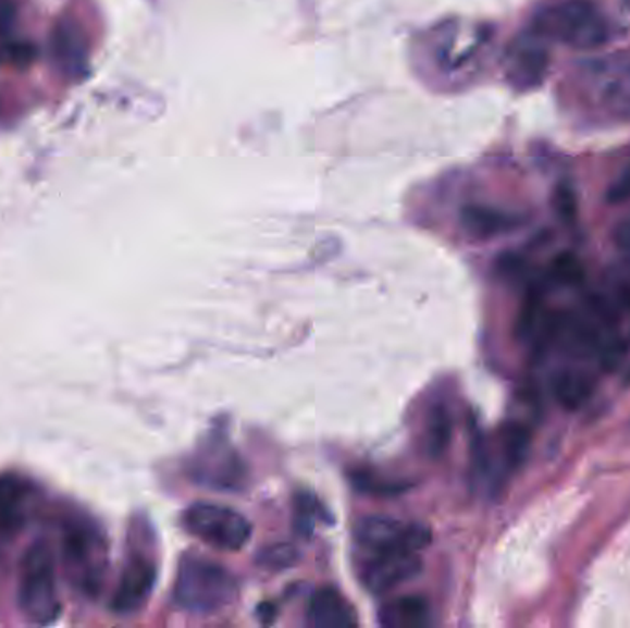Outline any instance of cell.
Returning a JSON list of instances; mask_svg holds the SVG:
<instances>
[{
  "mask_svg": "<svg viewBox=\"0 0 630 628\" xmlns=\"http://www.w3.org/2000/svg\"><path fill=\"white\" fill-rule=\"evenodd\" d=\"M553 205H555L557 216L563 222L571 223L576 220V196H573V192L568 186H558L557 192H555V204Z\"/></svg>",
  "mask_w": 630,
  "mask_h": 628,
  "instance_id": "44dd1931",
  "label": "cell"
},
{
  "mask_svg": "<svg viewBox=\"0 0 630 628\" xmlns=\"http://www.w3.org/2000/svg\"><path fill=\"white\" fill-rule=\"evenodd\" d=\"M28 483L17 473H0V539L17 534L26 521Z\"/></svg>",
  "mask_w": 630,
  "mask_h": 628,
  "instance_id": "30bf717a",
  "label": "cell"
},
{
  "mask_svg": "<svg viewBox=\"0 0 630 628\" xmlns=\"http://www.w3.org/2000/svg\"><path fill=\"white\" fill-rule=\"evenodd\" d=\"M616 303H618L621 310L630 311V281L621 282L616 292Z\"/></svg>",
  "mask_w": 630,
  "mask_h": 628,
  "instance_id": "4316f807",
  "label": "cell"
},
{
  "mask_svg": "<svg viewBox=\"0 0 630 628\" xmlns=\"http://www.w3.org/2000/svg\"><path fill=\"white\" fill-rule=\"evenodd\" d=\"M238 581L222 564L186 555L174 582V601L181 611L209 616L225 611L238 598Z\"/></svg>",
  "mask_w": 630,
  "mask_h": 628,
  "instance_id": "6da1fadb",
  "label": "cell"
},
{
  "mask_svg": "<svg viewBox=\"0 0 630 628\" xmlns=\"http://www.w3.org/2000/svg\"><path fill=\"white\" fill-rule=\"evenodd\" d=\"M380 623L387 628H420L432 623V608L420 595H404L385 603L379 612Z\"/></svg>",
  "mask_w": 630,
  "mask_h": 628,
  "instance_id": "9a60e30c",
  "label": "cell"
},
{
  "mask_svg": "<svg viewBox=\"0 0 630 628\" xmlns=\"http://www.w3.org/2000/svg\"><path fill=\"white\" fill-rule=\"evenodd\" d=\"M156 579V564L151 563L150 558L140 557V555L129 558L111 601L113 612L121 616H132L143 611L153 592Z\"/></svg>",
  "mask_w": 630,
  "mask_h": 628,
  "instance_id": "ba28073f",
  "label": "cell"
},
{
  "mask_svg": "<svg viewBox=\"0 0 630 628\" xmlns=\"http://www.w3.org/2000/svg\"><path fill=\"white\" fill-rule=\"evenodd\" d=\"M499 446H502L505 467L510 470L522 467L531 448V431L528 426L520 424V422H510L502 430Z\"/></svg>",
  "mask_w": 630,
  "mask_h": 628,
  "instance_id": "e0dca14e",
  "label": "cell"
},
{
  "mask_svg": "<svg viewBox=\"0 0 630 628\" xmlns=\"http://www.w3.org/2000/svg\"><path fill=\"white\" fill-rule=\"evenodd\" d=\"M533 36L589 50L605 45L610 28L590 0H563L544 8L534 17Z\"/></svg>",
  "mask_w": 630,
  "mask_h": 628,
  "instance_id": "7a4b0ae2",
  "label": "cell"
},
{
  "mask_svg": "<svg viewBox=\"0 0 630 628\" xmlns=\"http://www.w3.org/2000/svg\"><path fill=\"white\" fill-rule=\"evenodd\" d=\"M606 199L614 205L627 204L630 201V167L614 181L613 186L606 192Z\"/></svg>",
  "mask_w": 630,
  "mask_h": 628,
  "instance_id": "cb8c5ba5",
  "label": "cell"
},
{
  "mask_svg": "<svg viewBox=\"0 0 630 628\" xmlns=\"http://www.w3.org/2000/svg\"><path fill=\"white\" fill-rule=\"evenodd\" d=\"M549 276L560 286L577 287L586 279V271L577 255L565 251L558 253L557 257L553 258Z\"/></svg>",
  "mask_w": 630,
  "mask_h": 628,
  "instance_id": "d6986e66",
  "label": "cell"
},
{
  "mask_svg": "<svg viewBox=\"0 0 630 628\" xmlns=\"http://www.w3.org/2000/svg\"><path fill=\"white\" fill-rule=\"evenodd\" d=\"M17 605L34 625H52L60 617L54 555L45 542L32 544L21 561Z\"/></svg>",
  "mask_w": 630,
  "mask_h": 628,
  "instance_id": "3957f363",
  "label": "cell"
},
{
  "mask_svg": "<svg viewBox=\"0 0 630 628\" xmlns=\"http://www.w3.org/2000/svg\"><path fill=\"white\" fill-rule=\"evenodd\" d=\"M295 558H297V551H295L294 547H289V545H275V547L265 551L262 561H264L265 566H270V568H286V566L294 563Z\"/></svg>",
  "mask_w": 630,
  "mask_h": 628,
  "instance_id": "7402d4cb",
  "label": "cell"
},
{
  "mask_svg": "<svg viewBox=\"0 0 630 628\" xmlns=\"http://www.w3.org/2000/svg\"><path fill=\"white\" fill-rule=\"evenodd\" d=\"M420 568L419 553L361 555L360 579L369 592L385 593L413 579Z\"/></svg>",
  "mask_w": 630,
  "mask_h": 628,
  "instance_id": "52a82bcc",
  "label": "cell"
},
{
  "mask_svg": "<svg viewBox=\"0 0 630 628\" xmlns=\"http://www.w3.org/2000/svg\"><path fill=\"white\" fill-rule=\"evenodd\" d=\"M52 54L61 71L69 76H82L87 65V39L84 28L73 17H63L52 32Z\"/></svg>",
  "mask_w": 630,
  "mask_h": 628,
  "instance_id": "9c48e42d",
  "label": "cell"
},
{
  "mask_svg": "<svg viewBox=\"0 0 630 628\" xmlns=\"http://www.w3.org/2000/svg\"><path fill=\"white\" fill-rule=\"evenodd\" d=\"M323 513V509L319 507L318 500H312V497L302 496L299 497V505H297V515H299V524L302 526L312 527L316 521H318V516Z\"/></svg>",
  "mask_w": 630,
  "mask_h": 628,
  "instance_id": "d4e9b609",
  "label": "cell"
},
{
  "mask_svg": "<svg viewBox=\"0 0 630 628\" xmlns=\"http://www.w3.org/2000/svg\"><path fill=\"white\" fill-rule=\"evenodd\" d=\"M547 69V54L541 42L522 41L512 47L507 61V76L520 89H531L544 78Z\"/></svg>",
  "mask_w": 630,
  "mask_h": 628,
  "instance_id": "4fadbf2b",
  "label": "cell"
},
{
  "mask_svg": "<svg viewBox=\"0 0 630 628\" xmlns=\"http://www.w3.org/2000/svg\"><path fill=\"white\" fill-rule=\"evenodd\" d=\"M613 239L619 251L625 255V263L630 271V214L621 218L613 231Z\"/></svg>",
  "mask_w": 630,
  "mask_h": 628,
  "instance_id": "603a6c76",
  "label": "cell"
},
{
  "mask_svg": "<svg viewBox=\"0 0 630 628\" xmlns=\"http://www.w3.org/2000/svg\"><path fill=\"white\" fill-rule=\"evenodd\" d=\"M627 382L630 383V372H629V374H627Z\"/></svg>",
  "mask_w": 630,
  "mask_h": 628,
  "instance_id": "83f0119b",
  "label": "cell"
},
{
  "mask_svg": "<svg viewBox=\"0 0 630 628\" xmlns=\"http://www.w3.org/2000/svg\"><path fill=\"white\" fill-rule=\"evenodd\" d=\"M595 383L579 369H560L552 378V395L566 411H579L594 396Z\"/></svg>",
  "mask_w": 630,
  "mask_h": 628,
  "instance_id": "5bb4252c",
  "label": "cell"
},
{
  "mask_svg": "<svg viewBox=\"0 0 630 628\" xmlns=\"http://www.w3.org/2000/svg\"><path fill=\"white\" fill-rule=\"evenodd\" d=\"M15 23V4L13 0H0V36L12 30Z\"/></svg>",
  "mask_w": 630,
  "mask_h": 628,
  "instance_id": "484cf974",
  "label": "cell"
},
{
  "mask_svg": "<svg viewBox=\"0 0 630 628\" xmlns=\"http://www.w3.org/2000/svg\"><path fill=\"white\" fill-rule=\"evenodd\" d=\"M461 225L470 236L489 239L517 231L522 225V218L496 207L469 205L461 210Z\"/></svg>",
  "mask_w": 630,
  "mask_h": 628,
  "instance_id": "7c38bea8",
  "label": "cell"
},
{
  "mask_svg": "<svg viewBox=\"0 0 630 628\" xmlns=\"http://www.w3.org/2000/svg\"><path fill=\"white\" fill-rule=\"evenodd\" d=\"M432 540L427 527L387 516H367L356 526L361 555L420 553Z\"/></svg>",
  "mask_w": 630,
  "mask_h": 628,
  "instance_id": "8992f818",
  "label": "cell"
},
{
  "mask_svg": "<svg viewBox=\"0 0 630 628\" xmlns=\"http://www.w3.org/2000/svg\"><path fill=\"white\" fill-rule=\"evenodd\" d=\"M61 551L74 587L87 595H97L108 564V550L100 529L87 520L66 521Z\"/></svg>",
  "mask_w": 630,
  "mask_h": 628,
  "instance_id": "277c9868",
  "label": "cell"
},
{
  "mask_svg": "<svg viewBox=\"0 0 630 628\" xmlns=\"http://www.w3.org/2000/svg\"><path fill=\"white\" fill-rule=\"evenodd\" d=\"M424 435H427L424 443H427L428 454L432 457L445 454L452 441V419L446 407H433L427 420V433Z\"/></svg>",
  "mask_w": 630,
  "mask_h": 628,
  "instance_id": "ac0fdd59",
  "label": "cell"
},
{
  "mask_svg": "<svg viewBox=\"0 0 630 628\" xmlns=\"http://www.w3.org/2000/svg\"><path fill=\"white\" fill-rule=\"evenodd\" d=\"M308 625L316 628H347L358 625L353 606L334 588H319L308 603Z\"/></svg>",
  "mask_w": 630,
  "mask_h": 628,
  "instance_id": "8fae6325",
  "label": "cell"
},
{
  "mask_svg": "<svg viewBox=\"0 0 630 628\" xmlns=\"http://www.w3.org/2000/svg\"><path fill=\"white\" fill-rule=\"evenodd\" d=\"M627 353H629V345L625 342L623 337H619L618 334H606L601 342L600 348H597V359H600V366L603 371L614 372L618 367H621L625 358H627Z\"/></svg>",
  "mask_w": 630,
  "mask_h": 628,
  "instance_id": "ffe728a7",
  "label": "cell"
},
{
  "mask_svg": "<svg viewBox=\"0 0 630 628\" xmlns=\"http://www.w3.org/2000/svg\"><path fill=\"white\" fill-rule=\"evenodd\" d=\"M546 300L542 295L541 287H529L528 295L523 299L522 308L518 311L517 335L523 342H531L547 316Z\"/></svg>",
  "mask_w": 630,
  "mask_h": 628,
  "instance_id": "2e32d148",
  "label": "cell"
},
{
  "mask_svg": "<svg viewBox=\"0 0 630 628\" xmlns=\"http://www.w3.org/2000/svg\"><path fill=\"white\" fill-rule=\"evenodd\" d=\"M188 533L210 547L240 551L251 539V524L246 516L218 503H196L183 518Z\"/></svg>",
  "mask_w": 630,
  "mask_h": 628,
  "instance_id": "5b68a950",
  "label": "cell"
}]
</instances>
